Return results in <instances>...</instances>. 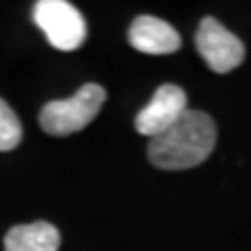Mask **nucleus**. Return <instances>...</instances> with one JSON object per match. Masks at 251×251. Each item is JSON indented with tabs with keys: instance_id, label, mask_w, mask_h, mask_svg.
I'll return each instance as SVG.
<instances>
[{
	"instance_id": "obj_1",
	"label": "nucleus",
	"mask_w": 251,
	"mask_h": 251,
	"mask_svg": "<svg viewBox=\"0 0 251 251\" xmlns=\"http://www.w3.org/2000/svg\"><path fill=\"white\" fill-rule=\"evenodd\" d=\"M216 124L203 113L186 109V113L163 134L151 138L149 159L161 170H188L203 163L216 147Z\"/></svg>"
},
{
	"instance_id": "obj_2",
	"label": "nucleus",
	"mask_w": 251,
	"mask_h": 251,
	"mask_svg": "<svg viewBox=\"0 0 251 251\" xmlns=\"http://www.w3.org/2000/svg\"><path fill=\"white\" fill-rule=\"evenodd\" d=\"M107 92L99 84H84L72 99L50 100L40 111V126L46 134L67 136L80 132L99 115Z\"/></svg>"
},
{
	"instance_id": "obj_3",
	"label": "nucleus",
	"mask_w": 251,
	"mask_h": 251,
	"mask_svg": "<svg viewBox=\"0 0 251 251\" xmlns=\"http://www.w3.org/2000/svg\"><path fill=\"white\" fill-rule=\"evenodd\" d=\"M34 21L44 31L50 46L75 50L86 40V21L82 13L65 0H40L34 6Z\"/></svg>"
},
{
	"instance_id": "obj_4",
	"label": "nucleus",
	"mask_w": 251,
	"mask_h": 251,
	"mask_svg": "<svg viewBox=\"0 0 251 251\" xmlns=\"http://www.w3.org/2000/svg\"><path fill=\"white\" fill-rule=\"evenodd\" d=\"M195 44H197L201 59L216 74H228L245 59L243 42L214 17H205L199 23Z\"/></svg>"
},
{
	"instance_id": "obj_5",
	"label": "nucleus",
	"mask_w": 251,
	"mask_h": 251,
	"mask_svg": "<svg viewBox=\"0 0 251 251\" xmlns=\"http://www.w3.org/2000/svg\"><path fill=\"white\" fill-rule=\"evenodd\" d=\"M186 113V92L176 84H163L155 97L134 120V128L143 136L155 138L172 128Z\"/></svg>"
},
{
	"instance_id": "obj_6",
	"label": "nucleus",
	"mask_w": 251,
	"mask_h": 251,
	"mask_svg": "<svg viewBox=\"0 0 251 251\" xmlns=\"http://www.w3.org/2000/svg\"><path fill=\"white\" fill-rule=\"evenodd\" d=\"M128 40L132 49L145 54H172L180 49V34L170 25L151 15H140L134 19L128 31Z\"/></svg>"
},
{
	"instance_id": "obj_7",
	"label": "nucleus",
	"mask_w": 251,
	"mask_h": 251,
	"mask_svg": "<svg viewBox=\"0 0 251 251\" xmlns=\"http://www.w3.org/2000/svg\"><path fill=\"white\" fill-rule=\"evenodd\" d=\"M61 234L49 222L13 226L4 237V251H59Z\"/></svg>"
},
{
	"instance_id": "obj_8",
	"label": "nucleus",
	"mask_w": 251,
	"mask_h": 251,
	"mask_svg": "<svg viewBox=\"0 0 251 251\" xmlns=\"http://www.w3.org/2000/svg\"><path fill=\"white\" fill-rule=\"evenodd\" d=\"M21 143V124L6 100L0 99V151H13Z\"/></svg>"
}]
</instances>
